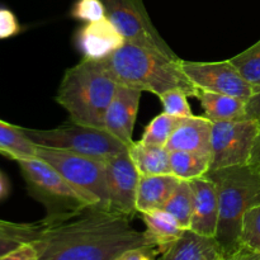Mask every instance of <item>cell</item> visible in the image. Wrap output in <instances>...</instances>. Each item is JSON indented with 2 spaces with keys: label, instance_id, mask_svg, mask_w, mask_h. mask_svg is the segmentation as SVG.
Masks as SVG:
<instances>
[{
  "label": "cell",
  "instance_id": "cell-37",
  "mask_svg": "<svg viewBox=\"0 0 260 260\" xmlns=\"http://www.w3.org/2000/svg\"><path fill=\"white\" fill-rule=\"evenodd\" d=\"M8 194H9V183H8L7 178L3 175L0 177V201L7 198Z\"/></svg>",
  "mask_w": 260,
  "mask_h": 260
},
{
  "label": "cell",
  "instance_id": "cell-30",
  "mask_svg": "<svg viewBox=\"0 0 260 260\" xmlns=\"http://www.w3.org/2000/svg\"><path fill=\"white\" fill-rule=\"evenodd\" d=\"M22 27L19 24L17 15L10 9L0 7V40H8L20 32Z\"/></svg>",
  "mask_w": 260,
  "mask_h": 260
},
{
  "label": "cell",
  "instance_id": "cell-22",
  "mask_svg": "<svg viewBox=\"0 0 260 260\" xmlns=\"http://www.w3.org/2000/svg\"><path fill=\"white\" fill-rule=\"evenodd\" d=\"M210 172V156L190 151H170V173L179 180L205 177Z\"/></svg>",
  "mask_w": 260,
  "mask_h": 260
},
{
  "label": "cell",
  "instance_id": "cell-16",
  "mask_svg": "<svg viewBox=\"0 0 260 260\" xmlns=\"http://www.w3.org/2000/svg\"><path fill=\"white\" fill-rule=\"evenodd\" d=\"M226 256L216 238L203 236L192 230H185L175 243L157 260H225Z\"/></svg>",
  "mask_w": 260,
  "mask_h": 260
},
{
  "label": "cell",
  "instance_id": "cell-24",
  "mask_svg": "<svg viewBox=\"0 0 260 260\" xmlns=\"http://www.w3.org/2000/svg\"><path fill=\"white\" fill-rule=\"evenodd\" d=\"M180 119L182 118L170 116V114L162 112L149 122L140 141L142 144L154 145V146H167L170 136L174 132Z\"/></svg>",
  "mask_w": 260,
  "mask_h": 260
},
{
  "label": "cell",
  "instance_id": "cell-25",
  "mask_svg": "<svg viewBox=\"0 0 260 260\" xmlns=\"http://www.w3.org/2000/svg\"><path fill=\"white\" fill-rule=\"evenodd\" d=\"M243 78L254 88L260 86V40L239 55L229 58Z\"/></svg>",
  "mask_w": 260,
  "mask_h": 260
},
{
  "label": "cell",
  "instance_id": "cell-35",
  "mask_svg": "<svg viewBox=\"0 0 260 260\" xmlns=\"http://www.w3.org/2000/svg\"><path fill=\"white\" fill-rule=\"evenodd\" d=\"M22 243H25V241L19 240L17 238H13V236L0 235V256L7 254L8 251L15 249L17 246H19Z\"/></svg>",
  "mask_w": 260,
  "mask_h": 260
},
{
  "label": "cell",
  "instance_id": "cell-14",
  "mask_svg": "<svg viewBox=\"0 0 260 260\" xmlns=\"http://www.w3.org/2000/svg\"><path fill=\"white\" fill-rule=\"evenodd\" d=\"M193 190V213L189 230L215 238L218 225V193L212 179L205 177L190 180Z\"/></svg>",
  "mask_w": 260,
  "mask_h": 260
},
{
  "label": "cell",
  "instance_id": "cell-38",
  "mask_svg": "<svg viewBox=\"0 0 260 260\" xmlns=\"http://www.w3.org/2000/svg\"><path fill=\"white\" fill-rule=\"evenodd\" d=\"M0 177H3V173L2 172H0Z\"/></svg>",
  "mask_w": 260,
  "mask_h": 260
},
{
  "label": "cell",
  "instance_id": "cell-1",
  "mask_svg": "<svg viewBox=\"0 0 260 260\" xmlns=\"http://www.w3.org/2000/svg\"><path fill=\"white\" fill-rule=\"evenodd\" d=\"M32 243L38 260H116L131 249H155L145 231L132 226L131 217L98 207L60 222L42 221Z\"/></svg>",
  "mask_w": 260,
  "mask_h": 260
},
{
  "label": "cell",
  "instance_id": "cell-6",
  "mask_svg": "<svg viewBox=\"0 0 260 260\" xmlns=\"http://www.w3.org/2000/svg\"><path fill=\"white\" fill-rule=\"evenodd\" d=\"M24 129L36 146L65 150L79 155L95 157L103 161L128 150L126 145L118 141L106 129L84 126L75 123L71 119L51 129Z\"/></svg>",
  "mask_w": 260,
  "mask_h": 260
},
{
  "label": "cell",
  "instance_id": "cell-8",
  "mask_svg": "<svg viewBox=\"0 0 260 260\" xmlns=\"http://www.w3.org/2000/svg\"><path fill=\"white\" fill-rule=\"evenodd\" d=\"M259 131L255 119L212 122L210 172L249 164Z\"/></svg>",
  "mask_w": 260,
  "mask_h": 260
},
{
  "label": "cell",
  "instance_id": "cell-12",
  "mask_svg": "<svg viewBox=\"0 0 260 260\" xmlns=\"http://www.w3.org/2000/svg\"><path fill=\"white\" fill-rule=\"evenodd\" d=\"M141 94V90L118 85L104 117V129L127 147L134 144L132 135Z\"/></svg>",
  "mask_w": 260,
  "mask_h": 260
},
{
  "label": "cell",
  "instance_id": "cell-11",
  "mask_svg": "<svg viewBox=\"0 0 260 260\" xmlns=\"http://www.w3.org/2000/svg\"><path fill=\"white\" fill-rule=\"evenodd\" d=\"M112 212L134 217L140 174L127 151L104 160Z\"/></svg>",
  "mask_w": 260,
  "mask_h": 260
},
{
  "label": "cell",
  "instance_id": "cell-19",
  "mask_svg": "<svg viewBox=\"0 0 260 260\" xmlns=\"http://www.w3.org/2000/svg\"><path fill=\"white\" fill-rule=\"evenodd\" d=\"M197 99L205 111V117L212 122L246 118V102L240 98L228 94L200 90Z\"/></svg>",
  "mask_w": 260,
  "mask_h": 260
},
{
  "label": "cell",
  "instance_id": "cell-13",
  "mask_svg": "<svg viewBox=\"0 0 260 260\" xmlns=\"http://www.w3.org/2000/svg\"><path fill=\"white\" fill-rule=\"evenodd\" d=\"M76 45L84 58L99 61L124 45L123 36L107 17L85 23L76 33Z\"/></svg>",
  "mask_w": 260,
  "mask_h": 260
},
{
  "label": "cell",
  "instance_id": "cell-31",
  "mask_svg": "<svg viewBox=\"0 0 260 260\" xmlns=\"http://www.w3.org/2000/svg\"><path fill=\"white\" fill-rule=\"evenodd\" d=\"M0 260H38V251L32 241H25L0 256Z\"/></svg>",
  "mask_w": 260,
  "mask_h": 260
},
{
  "label": "cell",
  "instance_id": "cell-29",
  "mask_svg": "<svg viewBox=\"0 0 260 260\" xmlns=\"http://www.w3.org/2000/svg\"><path fill=\"white\" fill-rule=\"evenodd\" d=\"M42 229V221L36 223H18L0 220V235L17 238L22 241H33Z\"/></svg>",
  "mask_w": 260,
  "mask_h": 260
},
{
  "label": "cell",
  "instance_id": "cell-9",
  "mask_svg": "<svg viewBox=\"0 0 260 260\" xmlns=\"http://www.w3.org/2000/svg\"><path fill=\"white\" fill-rule=\"evenodd\" d=\"M107 18L116 25L124 41L141 47L155 50L172 58H178L174 51L157 32L147 14L142 0H102Z\"/></svg>",
  "mask_w": 260,
  "mask_h": 260
},
{
  "label": "cell",
  "instance_id": "cell-32",
  "mask_svg": "<svg viewBox=\"0 0 260 260\" xmlns=\"http://www.w3.org/2000/svg\"><path fill=\"white\" fill-rule=\"evenodd\" d=\"M157 251L155 249L137 248L124 251L116 260H157L155 259Z\"/></svg>",
  "mask_w": 260,
  "mask_h": 260
},
{
  "label": "cell",
  "instance_id": "cell-7",
  "mask_svg": "<svg viewBox=\"0 0 260 260\" xmlns=\"http://www.w3.org/2000/svg\"><path fill=\"white\" fill-rule=\"evenodd\" d=\"M36 157L55 168L93 207L111 211L103 160L43 146H37Z\"/></svg>",
  "mask_w": 260,
  "mask_h": 260
},
{
  "label": "cell",
  "instance_id": "cell-18",
  "mask_svg": "<svg viewBox=\"0 0 260 260\" xmlns=\"http://www.w3.org/2000/svg\"><path fill=\"white\" fill-rule=\"evenodd\" d=\"M145 223V234L157 253H162L184 233V229L170 213L164 210H154L141 213Z\"/></svg>",
  "mask_w": 260,
  "mask_h": 260
},
{
  "label": "cell",
  "instance_id": "cell-20",
  "mask_svg": "<svg viewBox=\"0 0 260 260\" xmlns=\"http://www.w3.org/2000/svg\"><path fill=\"white\" fill-rule=\"evenodd\" d=\"M128 154L141 177L172 174L170 151L165 146L142 144L137 141L128 146Z\"/></svg>",
  "mask_w": 260,
  "mask_h": 260
},
{
  "label": "cell",
  "instance_id": "cell-15",
  "mask_svg": "<svg viewBox=\"0 0 260 260\" xmlns=\"http://www.w3.org/2000/svg\"><path fill=\"white\" fill-rule=\"evenodd\" d=\"M212 121L205 116L180 119L167 144L169 151H190L211 157Z\"/></svg>",
  "mask_w": 260,
  "mask_h": 260
},
{
  "label": "cell",
  "instance_id": "cell-3",
  "mask_svg": "<svg viewBox=\"0 0 260 260\" xmlns=\"http://www.w3.org/2000/svg\"><path fill=\"white\" fill-rule=\"evenodd\" d=\"M218 193L216 240L228 258L241 248V226L246 211L260 205V172L251 164L213 170L207 174Z\"/></svg>",
  "mask_w": 260,
  "mask_h": 260
},
{
  "label": "cell",
  "instance_id": "cell-36",
  "mask_svg": "<svg viewBox=\"0 0 260 260\" xmlns=\"http://www.w3.org/2000/svg\"><path fill=\"white\" fill-rule=\"evenodd\" d=\"M249 164L255 167L260 172V131L258 136H256L255 142H254L253 151H251V156H250V160H249Z\"/></svg>",
  "mask_w": 260,
  "mask_h": 260
},
{
  "label": "cell",
  "instance_id": "cell-2",
  "mask_svg": "<svg viewBox=\"0 0 260 260\" xmlns=\"http://www.w3.org/2000/svg\"><path fill=\"white\" fill-rule=\"evenodd\" d=\"M117 85L149 91L160 96L172 89H182L197 98L198 89L183 73L180 58H172L155 50L124 42L103 60L96 61Z\"/></svg>",
  "mask_w": 260,
  "mask_h": 260
},
{
  "label": "cell",
  "instance_id": "cell-23",
  "mask_svg": "<svg viewBox=\"0 0 260 260\" xmlns=\"http://www.w3.org/2000/svg\"><path fill=\"white\" fill-rule=\"evenodd\" d=\"M162 210L170 213L184 230H189L193 213V190L188 180H179Z\"/></svg>",
  "mask_w": 260,
  "mask_h": 260
},
{
  "label": "cell",
  "instance_id": "cell-28",
  "mask_svg": "<svg viewBox=\"0 0 260 260\" xmlns=\"http://www.w3.org/2000/svg\"><path fill=\"white\" fill-rule=\"evenodd\" d=\"M70 17L84 23L95 22L107 17L106 7L102 0H76L70 9Z\"/></svg>",
  "mask_w": 260,
  "mask_h": 260
},
{
  "label": "cell",
  "instance_id": "cell-27",
  "mask_svg": "<svg viewBox=\"0 0 260 260\" xmlns=\"http://www.w3.org/2000/svg\"><path fill=\"white\" fill-rule=\"evenodd\" d=\"M165 113L178 118L192 117L193 112L188 103V94L182 89H172L159 96Z\"/></svg>",
  "mask_w": 260,
  "mask_h": 260
},
{
  "label": "cell",
  "instance_id": "cell-21",
  "mask_svg": "<svg viewBox=\"0 0 260 260\" xmlns=\"http://www.w3.org/2000/svg\"><path fill=\"white\" fill-rule=\"evenodd\" d=\"M0 154L17 161L36 157L37 146L27 136L24 127L14 126L0 119Z\"/></svg>",
  "mask_w": 260,
  "mask_h": 260
},
{
  "label": "cell",
  "instance_id": "cell-4",
  "mask_svg": "<svg viewBox=\"0 0 260 260\" xmlns=\"http://www.w3.org/2000/svg\"><path fill=\"white\" fill-rule=\"evenodd\" d=\"M117 86L96 61L83 58L65 71L56 102L75 123L104 129V117Z\"/></svg>",
  "mask_w": 260,
  "mask_h": 260
},
{
  "label": "cell",
  "instance_id": "cell-5",
  "mask_svg": "<svg viewBox=\"0 0 260 260\" xmlns=\"http://www.w3.org/2000/svg\"><path fill=\"white\" fill-rule=\"evenodd\" d=\"M28 193L46 208L45 223H55L93 207L57 170L40 157L17 160Z\"/></svg>",
  "mask_w": 260,
  "mask_h": 260
},
{
  "label": "cell",
  "instance_id": "cell-33",
  "mask_svg": "<svg viewBox=\"0 0 260 260\" xmlns=\"http://www.w3.org/2000/svg\"><path fill=\"white\" fill-rule=\"evenodd\" d=\"M246 118L255 119L260 123V86L255 89L254 95L246 102Z\"/></svg>",
  "mask_w": 260,
  "mask_h": 260
},
{
  "label": "cell",
  "instance_id": "cell-26",
  "mask_svg": "<svg viewBox=\"0 0 260 260\" xmlns=\"http://www.w3.org/2000/svg\"><path fill=\"white\" fill-rule=\"evenodd\" d=\"M241 245L260 253V205L245 212L241 226Z\"/></svg>",
  "mask_w": 260,
  "mask_h": 260
},
{
  "label": "cell",
  "instance_id": "cell-17",
  "mask_svg": "<svg viewBox=\"0 0 260 260\" xmlns=\"http://www.w3.org/2000/svg\"><path fill=\"white\" fill-rule=\"evenodd\" d=\"M178 183L179 179L173 174L140 175L136 194L137 212L146 213L154 210H162Z\"/></svg>",
  "mask_w": 260,
  "mask_h": 260
},
{
  "label": "cell",
  "instance_id": "cell-34",
  "mask_svg": "<svg viewBox=\"0 0 260 260\" xmlns=\"http://www.w3.org/2000/svg\"><path fill=\"white\" fill-rule=\"evenodd\" d=\"M225 260H260V253L241 245V248H239Z\"/></svg>",
  "mask_w": 260,
  "mask_h": 260
},
{
  "label": "cell",
  "instance_id": "cell-10",
  "mask_svg": "<svg viewBox=\"0 0 260 260\" xmlns=\"http://www.w3.org/2000/svg\"><path fill=\"white\" fill-rule=\"evenodd\" d=\"M180 66L185 76L198 90L228 94L245 102L255 93V88L243 78L229 60L203 62L180 58Z\"/></svg>",
  "mask_w": 260,
  "mask_h": 260
}]
</instances>
